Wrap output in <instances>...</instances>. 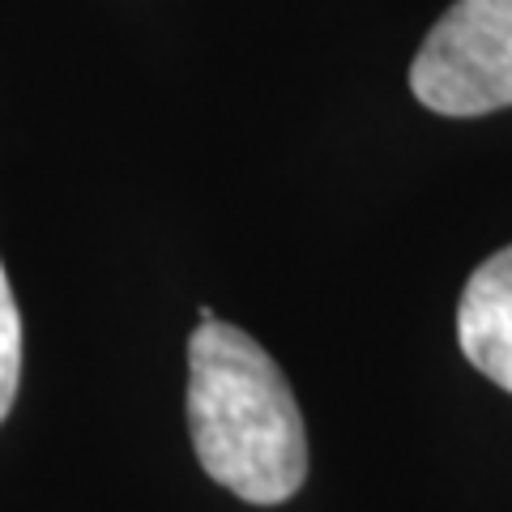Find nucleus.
I'll use <instances>...</instances> for the list:
<instances>
[{"label": "nucleus", "instance_id": "f03ea898", "mask_svg": "<svg viewBox=\"0 0 512 512\" xmlns=\"http://www.w3.org/2000/svg\"><path fill=\"white\" fill-rule=\"evenodd\" d=\"M410 90L440 116L512 107V0H457L414 56Z\"/></svg>", "mask_w": 512, "mask_h": 512}, {"label": "nucleus", "instance_id": "f257e3e1", "mask_svg": "<svg viewBox=\"0 0 512 512\" xmlns=\"http://www.w3.org/2000/svg\"><path fill=\"white\" fill-rule=\"evenodd\" d=\"M188 431L201 470L248 504H282L308 478V431L282 367L218 316L188 342Z\"/></svg>", "mask_w": 512, "mask_h": 512}, {"label": "nucleus", "instance_id": "20e7f679", "mask_svg": "<svg viewBox=\"0 0 512 512\" xmlns=\"http://www.w3.org/2000/svg\"><path fill=\"white\" fill-rule=\"evenodd\" d=\"M18 384H22V312L18 299H13L5 265H0V423L9 419L13 402H18Z\"/></svg>", "mask_w": 512, "mask_h": 512}, {"label": "nucleus", "instance_id": "7ed1b4c3", "mask_svg": "<svg viewBox=\"0 0 512 512\" xmlns=\"http://www.w3.org/2000/svg\"><path fill=\"white\" fill-rule=\"evenodd\" d=\"M457 342L478 372L512 393V248L470 274L457 303Z\"/></svg>", "mask_w": 512, "mask_h": 512}]
</instances>
